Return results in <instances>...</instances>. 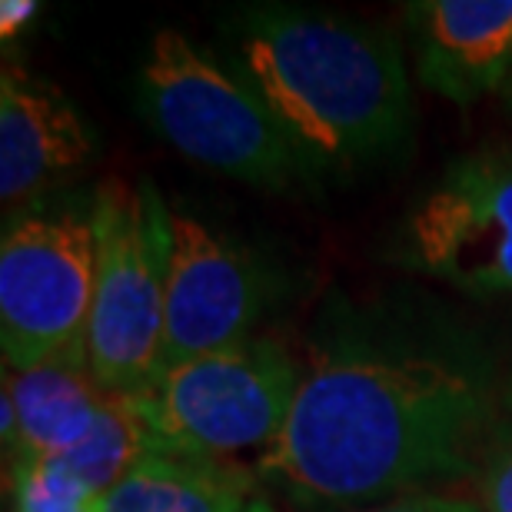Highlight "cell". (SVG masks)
<instances>
[{
    "instance_id": "1",
    "label": "cell",
    "mask_w": 512,
    "mask_h": 512,
    "mask_svg": "<svg viewBox=\"0 0 512 512\" xmlns=\"http://www.w3.org/2000/svg\"><path fill=\"white\" fill-rule=\"evenodd\" d=\"M493 409V366L466 343L333 323L256 479L300 509L360 512L466 473Z\"/></svg>"
},
{
    "instance_id": "2",
    "label": "cell",
    "mask_w": 512,
    "mask_h": 512,
    "mask_svg": "<svg viewBox=\"0 0 512 512\" xmlns=\"http://www.w3.org/2000/svg\"><path fill=\"white\" fill-rule=\"evenodd\" d=\"M217 50L316 173L383 160L413 130L403 44L380 24L290 4L247 7L223 20Z\"/></svg>"
},
{
    "instance_id": "3",
    "label": "cell",
    "mask_w": 512,
    "mask_h": 512,
    "mask_svg": "<svg viewBox=\"0 0 512 512\" xmlns=\"http://www.w3.org/2000/svg\"><path fill=\"white\" fill-rule=\"evenodd\" d=\"M137 107L173 153L243 187L286 193L320 177L220 50L183 30L150 37L137 67Z\"/></svg>"
},
{
    "instance_id": "4",
    "label": "cell",
    "mask_w": 512,
    "mask_h": 512,
    "mask_svg": "<svg viewBox=\"0 0 512 512\" xmlns=\"http://www.w3.org/2000/svg\"><path fill=\"white\" fill-rule=\"evenodd\" d=\"M303 370L273 336H247L217 353L170 363L130 393L160 449L237 463L280 439Z\"/></svg>"
},
{
    "instance_id": "5",
    "label": "cell",
    "mask_w": 512,
    "mask_h": 512,
    "mask_svg": "<svg viewBox=\"0 0 512 512\" xmlns=\"http://www.w3.org/2000/svg\"><path fill=\"white\" fill-rule=\"evenodd\" d=\"M97 280V190L17 207L0 233V350L30 370L87 336Z\"/></svg>"
},
{
    "instance_id": "6",
    "label": "cell",
    "mask_w": 512,
    "mask_h": 512,
    "mask_svg": "<svg viewBox=\"0 0 512 512\" xmlns=\"http://www.w3.org/2000/svg\"><path fill=\"white\" fill-rule=\"evenodd\" d=\"M163 200L143 183L97 187V280L87 366L107 393H137L163 366Z\"/></svg>"
},
{
    "instance_id": "7",
    "label": "cell",
    "mask_w": 512,
    "mask_h": 512,
    "mask_svg": "<svg viewBox=\"0 0 512 512\" xmlns=\"http://www.w3.org/2000/svg\"><path fill=\"white\" fill-rule=\"evenodd\" d=\"M389 260L469 296H512V150L449 163L399 220Z\"/></svg>"
},
{
    "instance_id": "8",
    "label": "cell",
    "mask_w": 512,
    "mask_h": 512,
    "mask_svg": "<svg viewBox=\"0 0 512 512\" xmlns=\"http://www.w3.org/2000/svg\"><path fill=\"white\" fill-rule=\"evenodd\" d=\"M163 366L253 336L270 310L273 276L230 233L163 203ZM160 366V370H163ZM157 370V373H160Z\"/></svg>"
},
{
    "instance_id": "9",
    "label": "cell",
    "mask_w": 512,
    "mask_h": 512,
    "mask_svg": "<svg viewBox=\"0 0 512 512\" xmlns=\"http://www.w3.org/2000/svg\"><path fill=\"white\" fill-rule=\"evenodd\" d=\"M97 137L77 104L50 80L7 64L0 74V200L54 197L94 160Z\"/></svg>"
},
{
    "instance_id": "10",
    "label": "cell",
    "mask_w": 512,
    "mask_h": 512,
    "mask_svg": "<svg viewBox=\"0 0 512 512\" xmlns=\"http://www.w3.org/2000/svg\"><path fill=\"white\" fill-rule=\"evenodd\" d=\"M403 14L426 90L459 110L503 94L512 74V0H416Z\"/></svg>"
},
{
    "instance_id": "11",
    "label": "cell",
    "mask_w": 512,
    "mask_h": 512,
    "mask_svg": "<svg viewBox=\"0 0 512 512\" xmlns=\"http://www.w3.org/2000/svg\"><path fill=\"white\" fill-rule=\"evenodd\" d=\"M4 389L17 409V453L20 459H60L94 426L107 389L94 380L87 350H67L54 360L10 370L4 366Z\"/></svg>"
},
{
    "instance_id": "12",
    "label": "cell",
    "mask_w": 512,
    "mask_h": 512,
    "mask_svg": "<svg viewBox=\"0 0 512 512\" xmlns=\"http://www.w3.org/2000/svg\"><path fill=\"white\" fill-rule=\"evenodd\" d=\"M256 473L240 463L153 449L104 496V512H247Z\"/></svg>"
},
{
    "instance_id": "13",
    "label": "cell",
    "mask_w": 512,
    "mask_h": 512,
    "mask_svg": "<svg viewBox=\"0 0 512 512\" xmlns=\"http://www.w3.org/2000/svg\"><path fill=\"white\" fill-rule=\"evenodd\" d=\"M153 449L160 446L150 436L147 423L140 419L130 393H104L87 436L54 463L64 466L67 473H74L97 496H107Z\"/></svg>"
},
{
    "instance_id": "14",
    "label": "cell",
    "mask_w": 512,
    "mask_h": 512,
    "mask_svg": "<svg viewBox=\"0 0 512 512\" xmlns=\"http://www.w3.org/2000/svg\"><path fill=\"white\" fill-rule=\"evenodd\" d=\"M14 512H104V496L54 459L14 463Z\"/></svg>"
},
{
    "instance_id": "15",
    "label": "cell",
    "mask_w": 512,
    "mask_h": 512,
    "mask_svg": "<svg viewBox=\"0 0 512 512\" xmlns=\"http://www.w3.org/2000/svg\"><path fill=\"white\" fill-rule=\"evenodd\" d=\"M479 493H483L479 506L486 512H512V439L489 456Z\"/></svg>"
},
{
    "instance_id": "16",
    "label": "cell",
    "mask_w": 512,
    "mask_h": 512,
    "mask_svg": "<svg viewBox=\"0 0 512 512\" xmlns=\"http://www.w3.org/2000/svg\"><path fill=\"white\" fill-rule=\"evenodd\" d=\"M360 512H486V509L479 503H469V499L446 496V493H409Z\"/></svg>"
},
{
    "instance_id": "17",
    "label": "cell",
    "mask_w": 512,
    "mask_h": 512,
    "mask_svg": "<svg viewBox=\"0 0 512 512\" xmlns=\"http://www.w3.org/2000/svg\"><path fill=\"white\" fill-rule=\"evenodd\" d=\"M37 10L40 7L34 0H4V7H0V37L4 40L17 37L37 17Z\"/></svg>"
},
{
    "instance_id": "18",
    "label": "cell",
    "mask_w": 512,
    "mask_h": 512,
    "mask_svg": "<svg viewBox=\"0 0 512 512\" xmlns=\"http://www.w3.org/2000/svg\"><path fill=\"white\" fill-rule=\"evenodd\" d=\"M247 512H276V509H273V503H270V499H266V496H256Z\"/></svg>"
},
{
    "instance_id": "19",
    "label": "cell",
    "mask_w": 512,
    "mask_h": 512,
    "mask_svg": "<svg viewBox=\"0 0 512 512\" xmlns=\"http://www.w3.org/2000/svg\"><path fill=\"white\" fill-rule=\"evenodd\" d=\"M499 97H503V104H506V114L512 117V74H509L506 87H503V94H499Z\"/></svg>"
}]
</instances>
